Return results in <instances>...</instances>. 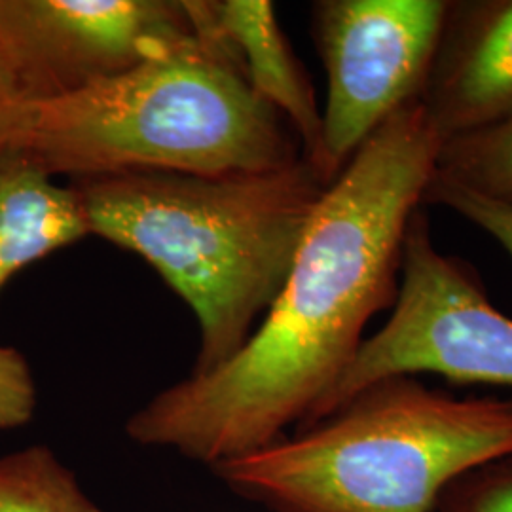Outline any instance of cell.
Masks as SVG:
<instances>
[{
	"label": "cell",
	"instance_id": "8",
	"mask_svg": "<svg viewBox=\"0 0 512 512\" xmlns=\"http://www.w3.org/2000/svg\"><path fill=\"white\" fill-rule=\"evenodd\" d=\"M420 101L440 143L512 116V0H448Z\"/></svg>",
	"mask_w": 512,
	"mask_h": 512
},
{
	"label": "cell",
	"instance_id": "10",
	"mask_svg": "<svg viewBox=\"0 0 512 512\" xmlns=\"http://www.w3.org/2000/svg\"><path fill=\"white\" fill-rule=\"evenodd\" d=\"M73 186H61L18 148L0 152V291L44 256L88 238Z\"/></svg>",
	"mask_w": 512,
	"mask_h": 512
},
{
	"label": "cell",
	"instance_id": "3",
	"mask_svg": "<svg viewBox=\"0 0 512 512\" xmlns=\"http://www.w3.org/2000/svg\"><path fill=\"white\" fill-rule=\"evenodd\" d=\"M196 19L200 38L183 50L31 103L12 148L73 181L129 171L260 173L302 160L293 129L256 95L207 10Z\"/></svg>",
	"mask_w": 512,
	"mask_h": 512
},
{
	"label": "cell",
	"instance_id": "9",
	"mask_svg": "<svg viewBox=\"0 0 512 512\" xmlns=\"http://www.w3.org/2000/svg\"><path fill=\"white\" fill-rule=\"evenodd\" d=\"M220 37L238 57L241 71L260 99L293 129L302 158L313 164L321 147L323 112L310 76L291 48L270 0H205Z\"/></svg>",
	"mask_w": 512,
	"mask_h": 512
},
{
	"label": "cell",
	"instance_id": "11",
	"mask_svg": "<svg viewBox=\"0 0 512 512\" xmlns=\"http://www.w3.org/2000/svg\"><path fill=\"white\" fill-rule=\"evenodd\" d=\"M0 512H101L46 446L0 456Z\"/></svg>",
	"mask_w": 512,
	"mask_h": 512
},
{
	"label": "cell",
	"instance_id": "15",
	"mask_svg": "<svg viewBox=\"0 0 512 512\" xmlns=\"http://www.w3.org/2000/svg\"><path fill=\"white\" fill-rule=\"evenodd\" d=\"M37 385L18 349L0 346V429H18L33 420Z\"/></svg>",
	"mask_w": 512,
	"mask_h": 512
},
{
	"label": "cell",
	"instance_id": "7",
	"mask_svg": "<svg viewBox=\"0 0 512 512\" xmlns=\"http://www.w3.org/2000/svg\"><path fill=\"white\" fill-rule=\"evenodd\" d=\"M198 38L186 0H0V52L31 103L128 73Z\"/></svg>",
	"mask_w": 512,
	"mask_h": 512
},
{
	"label": "cell",
	"instance_id": "2",
	"mask_svg": "<svg viewBox=\"0 0 512 512\" xmlns=\"http://www.w3.org/2000/svg\"><path fill=\"white\" fill-rule=\"evenodd\" d=\"M90 236L141 256L194 311L207 372L251 336L291 270L323 183L304 158L272 171H129L73 181Z\"/></svg>",
	"mask_w": 512,
	"mask_h": 512
},
{
	"label": "cell",
	"instance_id": "6",
	"mask_svg": "<svg viewBox=\"0 0 512 512\" xmlns=\"http://www.w3.org/2000/svg\"><path fill=\"white\" fill-rule=\"evenodd\" d=\"M448 0H321L313 40L327 73L321 147L313 171L329 186L368 137L420 101Z\"/></svg>",
	"mask_w": 512,
	"mask_h": 512
},
{
	"label": "cell",
	"instance_id": "5",
	"mask_svg": "<svg viewBox=\"0 0 512 512\" xmlns=\"http://www.w3.org/2000/svg\"><path fill=\"white\" fill-rule=\"evenodd\" d=\"M418 374H437L454 384L512 387V319L490 302L471 264L440 253L425 207L408 222L391 317L363 340L348 370L302 427L327 418L368 385Z\"/></svg>",
	"mask_w": 512,
	"mask_h": 512
},
{
	"label": "cell",
	"instance_id": "14",
	"mask_svg": "<svg viewBox=\"0 0 512 512\" xmlns=\"http://www.w3.org/2000/svg\"><path fill=\"white\" fill-rule=\"evenodd\" d=\"M423 205H444L488 232L512 258V207L490 200L467 186L433 173L423 192Z\"/></svg>",
	"mask_w": 512,
	"mask_h": 512
},
{
	"label": "cell",
	"instance_id": "13",
	"mask_svg": "<svg viewBox=\"0 0 512 512\" xmlns=\"http://www.w3.org/2000/svg\"><path fill=\"white\" fill-rule=\"evenodd\" d=\"M439 512H512V454L488 459L454 478L440 494Z\"/></svg>",
	"mask_w": 512,
	"mask_h": 512
},
{
	"label": "cell",
	"instance_id": "4",
	"mask_svg": "<svg viewBox=\"0 0 512 512\" xmlns=\"http://www.w3.org/2000/svg\"><path fill=\"white\" fill-rule=\"evenodd\" d=\"M507 454L512 399H458L393 376L215 471L272 512H431L454 478Z\"/></svg>",
	"mask_w": 512,
	"mask_h": 512
},
{
	"label": "cell",
	"instance_id": "1",
	"mask_svg": "<svg viewBox=\"0 0 512 512\" xmlns=\"http://www.w3.org/2000/svg\"><path fill=\"white\" fill-rule=\"evenodd\" d=\"M439 148L421 101L376 129L315 205L260 327L224 363L143 404L126 423L129 439L215 467L308 420L368 321L397 300L404 236Z\"/></svg>",
	"mask_w": 512,
	"mask_h": 512
},
{
	"label": "cell",
	"instance_id": "16",
	"mask_svg": "<svg viewBox=\"0 0 512 512\" xmlns=\"http://www.w3.org/2000/svg\"><path fill=\"white\" fill-rule=\"evenodd\" d=\"M29 97L23 92L18 76L0 52V152L14 147L27 120Z\"/></svg>",
	"mask_w": 512,
	"mask_h": 512
},
{
	"label": "cell",
	"instance_id": "12",
	"mask_svg": "<svg viewBox=\"0 0 512 512\" xmlns=\"http://www.w3.org/2000/svg\"><path fill=\"white\" fill-rule=\"evenodd\" d=\"M437 173L512 207V116L440 143Z\"/></svg>",
	"mask_w": 512,
	"mask_h": 512
}]
</instances>
